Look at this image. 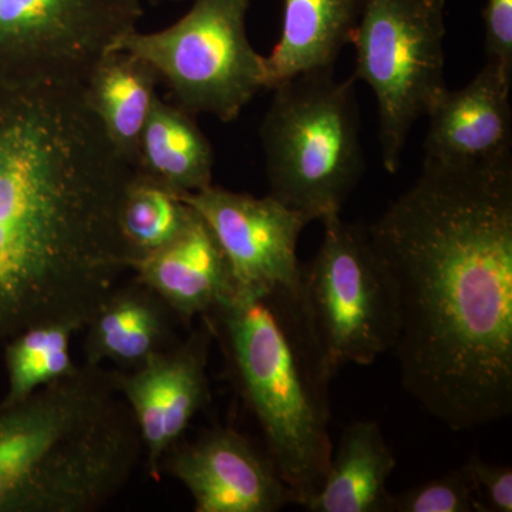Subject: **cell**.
<instances>
[{"mask_svg": "<svg viewBox=\"0 0 512 512\" xmlns=\"http://www.w3.org/2000/svg\"><path fill=\"white\" fill-rule=\"evenodd\" d=\"M396 288L404 390L453 431L512 413V163H423L365 227Z\"/></svg>", "mask_w": 512, "mask_h": 512, "instance_id": "cell-1", "label": "cell"}, {"mask_svg": "<svg viewBox=\"0 0 512 512\" xmlns=\"http://www.w3.org/2000/svg\"><path fill=\"white\" fill-rule=\"evenodd\" d=\"M133 171L83 84L0 83V340L52 320L86 325L117 286Z\"/></svg>", "mask_w": 512, "mask_h": 512, "instance_id": "cell-2", "label": "cell"}, {"mask_svg": "<svg viewBox=\"0 0 512 512\" xmlns=\"http://www.w3.org/2000/svg\"><path fill=\"white\" fill-rule=\"evenodd\" d=\"M144 456L116 370L79 366L0 402V512H94L127 487Z\"/></svg>", "mask_w": 512, "mask_h": 512, "instance_id": "cell-3", "label": "cell"}, {"mask_svg": "<svg viewBox=\"0 0 512 512\" xmlns=\"http://www.w3.org/2000/svg\"><path fill=\"white\" fill-rule=\"evenodd\" d=\"M229 380L261 429L264 448L303 505L319 490L333 443L329 384L299 285L234 293L204 316Z\"/></svg>", "mask_w": 512, "mask_h": 512, "instance_id": "cell-4", "label": "cell"}, {"mask_svg": "<svg viewBox=\"0 0 512 512\" xmlns=\"http://www.w3.org/2000/svg\"><path fill=\"white\" fill-rule=\"evenodd\" d=\"M355 83L333 70L285 80L259 130L268 194L311 222L340 215L365 173Z\"/></svg>", "mask_w": 512, "mask_h": 512, "instance_id": "cell-5", "label": "cell"}, {"mask_svg": "<svg viewBox=\"0 0 512 512\" xmlns=\"http://www.w3.org/2000/svg\"><path fill=\"white\" fill-rule=\"evenodd\" d=\"M322 244L301 265L299 298L326 372L369 366L399 335L396 288L370 247L365 227L340 215L323 221Z\"/></svg>", "mask_w": 512, "mask_h": 512, "instance_id": "cell-6", "label": "cell"}, {"mask_svg": "<svg viewBox=\"0 0 512 512\" xmlns=\"http://www.w3.org/2000/svg\"><path fill=\"white\" fill-rule=\"evenodd\" d=\"M447 0H366L353 79L375 93L383 167L396 174L414 124L447 92Z\"/></svg>", "mask_w": 512, "mask_h": 512, "instance_id": "cell-7", "label": "cell"}, {"mask_svg": "<svg viewBox=\"0 0 512 512\" xmlns=\"http://www.w3.org/2000/svg\"><path fill=\"white\" fill-rule=\"evenodd\" d=\"M252 0H192L183 18L157 32L128 33L114 49L146 60L188 113L231 123L268 89L265 57L249 42ZM113 49V50H114Z\"/></svg>", "mask_w": 512, "mask_h": 512, "instance_id": "cell-8", "label": "cell"}, {"mask_svg": "<svg viewBox=\"0 0 512 512\" xmlns=\"http://www.w3.org/2000/svg\"><path fill=\"white\" fill-rule=\"evenodd\" d=\"M141 15V0H0V83L84 84Z\"/></svg>", "mask_w": 512, "mask_h": 512, "instance_id": "cell-9", "label": "cell"}, {"mask_svg": "<svg viewBox=\"0 0 512 512\" xmlns=\"http://www.w3.org/2000/svg\"><path fill=\"white\" fill-rule=\"evenodd\" d=\"M181 198L207 222L224 252L234 293L299 285V237L311 221L271 195L254 197L210 187Z\"/></svg>", "mask_w": 512, "mask_h": 512, "instance_id": "cell-10", "label": "cell"}, {"mask_svg": "<svg viewBox=\"0 0 512 512\" xmlns=\"http://www.w3.org/2000/svg\"><path fill=\"white\" fill-rule=\"evenodd\" d=\"M160 471L187 488L197 512H276L298 505L265 448L232 427L178 441Z\"/></svg>", "mask_w": 512, "mask_h": 512, "instance_id": "cell-11", "label": "cell"}, {"mask_svg": "<svg viewBox=\"0 0 512 512\" xmlns=\"http://www.w3.org/2000/svg\"><path fill=\"white\" fill-rule=\"evenodd\" d=\"M185 340L151 356L133 370H116L119 393L128 404L143 443L147 473L161 477V461L198 413L211 403L208 357L214 333L202 316Z\"/></svg>", "mask_w": 512, "mask_h": 512, "instance_id": "cell-12", "label": "cell"}, {"mask_svg": "<svg viewBox=\"0 0 512 512\" xmlns=\"http://www.w3.org/2000/svg\"><path fill=\"white\" fill-rule=\"evenodd\" d=\"M512 77L485 63L467 86L447 90L427 114L424 163H512Z\"/></svg>", "mask_w": 512, "mask_h": 512, "instance_id": "cell-13", "label": "cell"}, {"mask_svg": "<svg viewBox=\"0 0 512 512\" xmlns=\"http://www.w3.org/2000/svg\"><path fill=\"white\" fill-rule=\"evenodd\" d=\"M130 271L187 326L234 295L224 252L197 212L171 244L137 262Z\"/></svg>", "mask_w": 512, "mask_h": 512, "instance_id": "cell-14", "label": "cell"}, {"mask_svg": "<svg viewBox=\"0 0 512 512\" xmlns=\"http://www.w3.org/2000/svg\"><path fill=\"white\" fill-rule=\"evenodd\" d=\"M177 320L156 293L136 279L114 286L84 325V365L111 362L120 370L137 369L178 342Z\"/></svg>", "mask_w": 512, "mask_h": 512, "instance_id": "cell-15", "label": "cell"}, {"mask_svg": "<svg viewBox=\"0 0 512 512\" xmlns=\"http://www.w3.org/2000/svg\"><path fill=\"white\" fill-rule=\"evenodd\" d=\"M396 457L375 420L345 427L333 446L328 471L319 490L303 503L311 512H389L392 493L387 481Z\"/></svg>", "mask_w": 512, "mask_h": 512, "instance_id": "cell-16", "label": "cell"}, {"mask_svg": "<svg viewBox=\"0 0 512 512\" xmlns=\"http://www.w3.org/2000/svg\"><path fill=\"white\" fill-rule=\"evenodd\" d=\"M366 0H284L278 43L265 57L266 86L299 74L333 70L352 42Z\"/></svg>", "mask_w": 512, "mask_h": 512, "instance_id": "cell-17", "label": "cell"}, {"mask_svg": "<svg viewBox=\"0 0 512 512\" xmlns=\"http://www.w3.org/2000/svg\"><path fill=\"white\" fill-rule=\"evenodd\" d=\"M160 76L150 63L126 50H110L83 84L93 111L111 146L131 167L158 92Z\"/></svg>", "mask_w": 512, "mask_h": 512, "instance_id": "cell-18", "label": "cell"}, {"mask_svg": "<svg viewBox=\"0 0 512 512\" xmlns=\"http://www.w3.org/2000/svg\"><path fill=\"white\" fill-rule=\"evenodd\" d=\"M195 117L158 94L141 134L134 171L180 195L210 187L214 150Z\"/></svg>", "mask_w": 512, "mask_h": 512, "instance_id": "cell-19", "label": "cell"}, {"mask_svg": "<svg viewBox=\"0 0 512 512\" xmlns=\"http://www.w3.org/2000/svg\"><path fill=\"white\" fill-rule=\"evenodd\" d=\"M194 214L180 194L133 171L117 218L128 269L171 244Z\"/></svg>", "mask_w": 512, "mask_h": 512, "instance_id": "cell-20", "label": "cell"}, {"mask_svg": "<svg viewBox=\"0 0 512 512\" xmlns=\"http://www.w3.org/2000/svg\"><path fill=\"white\" fill-rule=\"evenodd\" d=\"M83 328L80 319L52 320L20 330L6 339L8 392L3 400L25 399L47 384L73 375L79 365L73 360L72 340Z\"/></svg>", "mask_w": 512, "mask_h": 512, "instance_id": "cell-21", "label": "cell"}, {"mask_svg": "<svg viewBox=\"0 0 512 512\" xmlns=\"http://www.w3.org/2000/svg\"><path fill=\"white\" fill-rule=\"evenodd\" d=\"M389 512H476L473 481L467 467L392 494Z\"/></svg>", "mask_w": 512, "mask_h": 512, "instance_id": "cell-22", "label": "cell"}, {"mask_svg": "<svg viewBox=\"0 0 512 512\" xmlns=\"http://www.w3.org/2000/svg\"><path fill=\"white\" fill-rule=\"evenodd\" d=\"M464 466L473 481L476 512L512 511V468L488 463L477 454Z\"/></svg>", "mask_w": 512, "mask_h": 512, "instance_id": "cell-23", "label": "cell"}, {"mask_svg": "<svg viewBox=\"0 0 512 512\" xmlns=\"http://www.w3.org/2000/svg\"><path fill=\"white\" fill-rule=\"evenodd\" d=\"M485 63L512 77V0H485Z\"/></svg>", "mask_w": 512, "mask_h": 512, "instance_id": "cell-24", "label": "cell"}, {"mask_svg": "<svg viewBox=\"0 0 512 512\" xmlns=\"http://www.w3.org/2000/svg\"><path fill=\"white\" fill-rule=\"evenodd\" d=\"M154 2H165V0H154ZM170 2H180V0H170Z\"/></svg>", "mask_w": 512, "mask_h": 512, "instance_id": "cell-25", "label": "cell"}]
</instances>
